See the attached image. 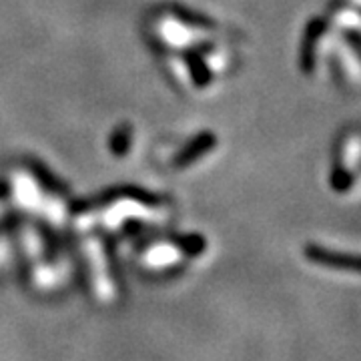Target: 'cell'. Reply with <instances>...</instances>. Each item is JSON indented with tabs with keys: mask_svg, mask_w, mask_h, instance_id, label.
Masks as SVG:
<instances>
[{
	"mask_svg": "<svg viewBox=\"0 0 361 361\" xmlns=\"http://www.w3.org/2000/svg\"><path fill=\"white\" fill-rule=\"evenodd\" d=\"M307 257L315 263H322L325 267H336L343 271H355L361 273V255H343V253H329L319 247H310Z\"/></svg>",
	"mask_w": 361,
	"mask_h": 361,
	"instance_id": "cell-1",
	"label": "cell"
}]
</instances>
